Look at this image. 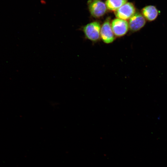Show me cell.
<instances>
[{
  "label": "cell",
  "instance_id": "obj_7",
  "mask_svg": "<svg viewBox=\"0 0 167 167\" xmlns=\"http://www.w3.org/2000/svg\"><path fill=\"white\" fill-rule=\"evenodd\" d=\"M141 13L146 20L148 21L155 20L159 14L157 8L152 5H148L144 7L142 9Z\"/></svg>",
  "mask_w": 167,
  "mask_h": 167
},
{
  "label": "cell",
  "instance_id": "obj_5",
  "mask_svg": "<svg viewBox=\"0 0 167 167\" xmlns=\"http://www.w3.org/2000/svg\"><path fill=\"white\" fill-rule=\"evenodd\" d=\"M115 11L117 18L126 20L135 13V9L133 3L127 2Z\"/></svg>",
  "mask_w": 167,
  "mask_h": 167
},
{
  "label": "cell",
  "instance_id": "obj_8",
  "mask_svg": "<svg viewBox=\"0 0 167 167\" xmlns=\"http://www.w3.org/2000/svg\"><path fill=\"white\" fill-rule=\"evenodd\" d=\"M127 1L128 0H107L105 4L108 9L115 11L126 3Z\"/></svg>",
  "mask_w": 167,
  "mask_h": 167
},
{
  "label": "cell",
  "instance_id": "obj_6",
  "mask_svg": "<svg viewBox=\"0 0 167 167\" xmlns=\"http://www.w3.org/2000/svg\"><path fill=\"white\" fill-rule=\"evenodd\" d=\"M146 20L142 14L135 13L129 19L128 22L129 29L133 32L139 30L145 25Z\"/></svg>",
  "mask_w": 167,
  "mask_h": 167
},
{
  "label": "cell",
  "instance_id": "obj_4",
  "mask_svg": "<svg viewBox=\"0 0 167 167\" xmlns=\"http://www.w3.org/2000/svg\"><path fill=\"white\" fill-rule=\"evenodd\" d=\"M111 26L115 36L118 37L125 35L129 29L128 22L126 20L118 18L112 21Z\"/></svg>",
  "mask_w": 167,
  "mask_h": 167
},
{
  "label": "cell",
  "instance_id": "obj_3",
  "mask_svg": "<svg viewBox=\"0 0 167 167\" xmlns=\"http://www.w3.org/2000/svg\"><path fill=\"white\" fill-rule=\"evenodd\" d=\"M100 38L106 44L111 43L115 40V36L111 28L109 18H107L101 26Z\"/></svg>",
  "mask_w": 167,
  "mask_h": 167
},
{
  "label": "cell",
  "instance_id": "obj_1",
  "mask_svg": "<svg viewBox=\"0 0 167 167\" xmlns=\"http://www.w3.org/2000/svg\"><path fill=\"white\" fill-rule=\"evenodd\" d=\"M101 27L99 22L94 21L85 25L82 29L86 38L91 41L96 42L101 38Z\"/></svg>",
  "mask_w": 167,
  "mask_h": 167
},
{
  "label": "cell",
  "instance_id": "obj_2",
  "mask_svg": "<svg viewBox=\"0 0 167 167\" xmlns=\"http://www.w3.org/2000/svg\"><path fill=\"white\" fill-rule=\"evenodd\" d=\"M89 11L91 15L96 18L101 17L105 14L107 7L101 0H91L88 2Z\"/></svg>",
  "mask_w": 167,
  "mask_h": 167
}]
</instances>
